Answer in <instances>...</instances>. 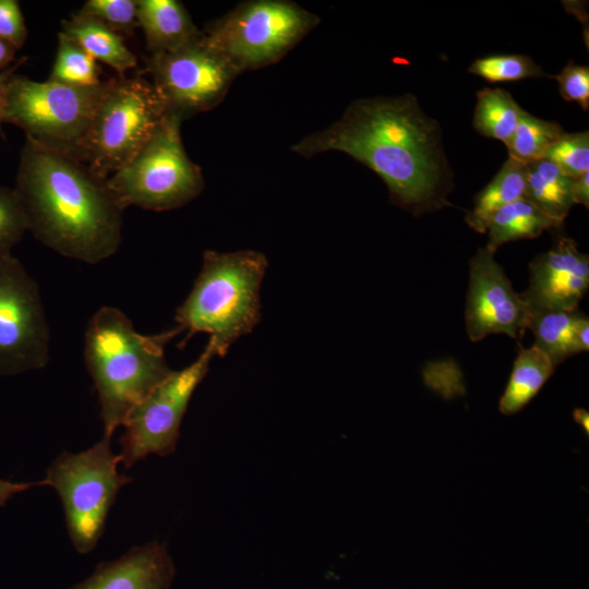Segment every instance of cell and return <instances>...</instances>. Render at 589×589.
Instances as JSON below:
<instances>
[{"label": "cell", "mask_w": 589, "mask_h": 589, "mask_svg": "<svg viewBox=\"0 0 589 589\" xmlns=\"http://www.w3.org/2000/svg\"><path fill=\"white\" fill-rule=\"evenodd\" d=\"M292 151L304 157L328 151L351 156L381 177L395 204L413 214L449 204L452 170L440 127L412 94L354 100L336 122Z\"/></svg>", "instance_id": "1"}, {"label": "cell", "mask_w": 589, "mask_h": 589, "mask_svg": "<svg viewBox=\"0 0 589 589\" xmlns=\"http://www.w3.org/2000/svg\"><path fill=\"white\" fill-rule=\"evenodd\" d=\"M13 189L27 231L58 254L97 264L118 251L124 209L107 179L79 159L26 140Z\"/></svg>", "instance_id": "2"}, {"label": "cell", "mask_w": 589, "mask_h": 589, "mask_svg": "<svg viewBox=\"0 0 589 589\" xmlns=\"http://www.w3.org/2000/svg\"><path fill=\"white\" fill-rule=\"evenodd\" d=\"M181 330L144 335L118 308L104 305L84 334V360L100 406L104 436L111 438L130 411L170 373L166 345Z\"/></svg>", "instance_id": "3"}, {"label": "cell", "mask_w": 589, "mask_h": 589, "mask_svg": "<svg viewBox=\"0 0 589 589\" xmlns=\"http://www.w3.org/2000/svg\"><path fill=\"white\" fill-rule=\"evenodd\" d=\"M267 267V257L259 251H205L193 287L176 310L177 327L187 332L181 345L206 333L217 357L226 356L261 322L260 291Z\"/></svg>", "instance_id": "4"}, {"label": "cell", "mask_w": 589, "mask_h": 589, "mask_svg": "<svg viewBox=\"0 0 589 589\" xmlns=\"http://www.w3.org/2000/svg\"><path fill=\"white\" fill-rule=\"evenodd\" d=\"M167 115L152 81L141 75L110 79L76 159L108 179L144 146Z\"/></svg>", "instance_id": "5"}, {"label": "cell", "mask_w": 589, "mask_h": 589, "mask_svg": "<svg viewBox=\"0 0 589 589\" xmlns=\"http://www.w3.org/2000/svg\"><path fill=\"white\" fill-rule=\"evenodd\" d=\"M182 119L168 113L144 146L107 179L108 188L125 209L129 206L164 212L194 200L204 188L201 168L183 147Z\"/></svg>", "instance_id": "6"}, {"label": "cell", "mask_w": 589, "mask_h": 589, "mask_svg": "<svg viewBox=\"0 0 589 589\" xmlns=\"http://www.w3.org/2000/svg\"><path fill=\"white\" fill-rule=\"evenodd\" d=\"M109 83L71 86L14 74L8 84L3 122L19 127L27 141L40 147L76 158Z\"/></svg>", "instance_id": "7"}, {"label": "cell", "mask_w": 589, "mask_h": 589, "mask_svg": "<svg viewBox=\"0 0 589 589\" xmlns=\"http://www.w3.org/2000/svg\"><path fill=\"white\" fill-rule=\"evenodd\" d=\"M110 441L103 436L83 452L60 454L44 479L61 498L69 537L81 554L95 549L119 491L132 481L118 471L120 458Z\"/></svg>", "instance_id": "8"}, {"label": "cell", "mask_w": 589, "mask_h": 589, "mask_svg": "<svg viewBox=\"0 0 589 589\" xmlns=\"http://www.w3.org/2000/svg\"><path fill=\"white\" fill-rule=\"evenodd\" d=\"M318 23L294 2L247 1L211 23L203 36L241 73L277 62Z\"/></svg>", "instance_id": "9"}, {"label": "cell", "mask_w": 589, "mask_h": 589, "mask_svg": "<svg viewBox=\"0 0 589 589\" xmlns=\"http://www.w3.org/2000/svg\"><path fill=\"white\" fill-rule=\"evenodd\" d=\"M217 357L208 339L204 350L188 366L171 371L124 420L120 437V462L131 468L149 455L166 456L176 450L180 425L191 397Z\"/></svg>", "instance_id": "10"}, {"label": "cell", "mask_w": 589, "mask_h": 589, "mask_svg": "<svg viewBox=\"0 0 589 589\" xmlns=\"http://www.w3.org/2000/svg\"><path fill=\"white\" fill-rule=\"evenodd\" d=\"M49 357L50 329L39 286L12 253L0 255V375L40 370Z\"/></svg>", "instance_id": "11"}, {"label": "cell", "mask_w": 589, "mask_h": 589, "mask_svg": "<svg viewBox=\"0 0 589 589\" xmlns=\"http://www.w3.org/2000/svg\"><path fill=\"white\" fill-rule=\"evenodd\" d=\"M146 62L168 113L182 120L216 107L240 73L203 33L177 50L149 55Z\"/></svg>", "instance_id": "12"}, {"label": "cell", "mask_w": 589, "mask_h": 589, "mask_svg": "<svg viewBox=\"0 0 589 589\" xmlns=\"http://www.w3.org/2000/svg\"><path fill=\"white\" fill-rule=\"evenodd\" d=\"M530 306L517 293L494 253L485 247L470 260V278L465 312L471 341L491 334L520 337L528 326Z\"/></svg>", "instance_id": "13"}, {"label": "cell", "mask_w": 589, "mask_h": 589, "mask_svg": "<svg viewBox=\"0 0 589 589\" xmlns=\"http://www.w3.org/2000/svg\"><path fill=\"white\" fill-rule=\"evenodd\" d=\"M529 268V287L521 294L530 309L577 310L589 287V259L573 239L560 238Z\"/></svg>", "instance_id": "14"}, {"label": "cell", "mask_w": 589, "mask_h": 589, "mask_svg": "<svg viewBox=\"0 0 589 589\" xmlns=\"http://www.w3.org/2000/svg\"><path fill=\"white\" fill-rule=\"evenodd\" d=\"M173 576L166 545L154 540L98 564L92 575L70 589H169Z\"/></svg>", "instance_id": "15"}, {"label": "cell", "mask_w": 589, "mask_h": 589, "mask_svg": "<svg viewBox=\"0 0 589 589\" xmlns=\"http://www.w3.org/2000/svg\"><path fill=\"white\" fill-rule=\"evenodd\" d=\"M137 22L149 55L177 50L202 35L177 0H137Z\"/></svg>", "instance_id": "16"}, {"label": "cell", "mask_w": 589, "mask_h": 589, "mask_svg": "<svg viewBox=\"0 0 589 589\" xmlns=\"http://www.w3.org/2000/svg\"><path fill=\"white\" fill-rule=\"evenodd\" d=\"M61 33L96 61L115 70L118 77H125L127 72L136 68V57L125 45L123 36L88 14L74 13L62 22Z\"/></svg>", "instance_id": "17"}, {"label": "cell", "mask_w": 589, "mask_h": 589, "mask_svg": "<svg viewBox=\"0 0 589 589\" xmlns=\"http://www.w3.org/2000/svg\"><path fill=\"white\" fill-rule=\"evenodd\" d=\"M554 369L551 359L538 347H521L500 399V412L513 416L522 410L551 377Z\"/></svg>", "instance_id": "18"}, {"label": "cell", "mask_w": 589, "mask_h": 589, "mask_svg": "<svg viewBox=\"0 0 589 589\" xmlns=\"http://www.w3.org/2000/svg\"><path fill=\"white\" fill-rule=\"evenodd\" d=\"M526 190L524 199L528 200L550 217L564 223L573 200L574 179L563 173L548 158L526 165Z\"/></svg>", "instance_id": "19"}, {"label": "cell", "mask_w": 589, "mask_h": 589, "mask_svg": "<svg viewBox=\"0 0 589 589\" xmlns=\"http://www.w3.org/2000/svg\"><path fill=\"white\" fill-rule=\"evenodd\" d=\"M562 225L528 200L520 199L492 216L485 231L489 236L485 248L495 253L504 243L537 238L544 230Z\"/></svg>", "instance_id": "20"}, {"label": "cell", "mask_w": 589, "mask_h": 589, "mask_svg": "<svg viewBox=\"0 0 589 589\" xmlns=\"http://www.w3.org/2000/svg\"><path fill=\"white\" fill-rule=\"evenodd\" d=\"M526 176V165L508 157L491 182L476 195L473 208L466 216L468 226L477 232H485L497 211L524 199Z\"/></svg>", "instance_id": "21"}, {"label": "cell", "mask_w": 589, "mask_h": 589, "mask_svg": "<svg viewBox=\"0 0 589 589\" xmlns=\"http://www.w3.org/2000/svg\"><path fill=\"white\" fill-rule=\"evenodd\" d=\"M580 313L563 310L530 309L527 328L536 337L534 346L556 366L574 356L573 336Z\"/></svg>", "instance_id": "22"}, {"label": "cell", "mask_w": 589, "mask_h": 589, "mask_svg": "<svg viewBox=\"0 0 589 589\" xmlns=\"http://www.w3.org/2000/svg\"><path fill=\"white\" fill-rule=\"evenodd\" d=\"M524 109L502 88H483L477 93L473 128L483 136L506 143L515 131Z\"/></svg>", "instance_id": "23"}, {"label": "cell", "mask_w": 589, "mask_h": 589, "mask_svg": "<svg viewBox=\"0 0 589 589\" xmlns=\"http://www.w3.org/2000/svg\"><path fill=\"white\" fill-rule=\"evenodd\" d=\"M563 133L558 123L537 118L524 110L515 131L505 143L508 157L524 165L544 158Z\"/></svg>", "instance_id": "24"}, {"label": "cell", "mask_w": 589, "mask_h": 589, "mask_svg": "<svg viewBox=\"0 0 589 589\" xmlns=\"http://www.w3.org/2000/svg\"><path fill=\"white\" fill-rule=\"evenodd\" d=\"M48 80L71 86H95L103 82L97 61L61 32L58 34L57 55Z\"/></svg>", "instance_id": "25"}, {"label": "cell", "mask_w": 589, "mask_h": 589, "mask_svg": "<svg viewBox=\"0 0 589 589\" xmlns=\"http://www.w3.org/2000/svg\"><path fill=\"white\" fill-rule=\"evenodd\" d=\"M468 71L490 83L513 82L545 75L530 57L524 55H494L479 58L470 64Z\"/></svg>", "instance_id": "26"}, {"label": "cell", "mask_w": 589, "mask_h": 589, "mask_svg": "<svg viewBox=\"0 0 589 589\" xmlns=\"http://www.w3.org/2000/svg\"><path fill=\"white\" fill-rule=\"evenodd\" d=\"M567 177L575 179L589 170V133H563L545 157Z\"/></svg>", "instance_id": "27"}, {"label": "cell", "mask_w": 589, "mask_h": 589, "mask_svg": "<svg viewBox=\"0 0 589 589\" xmlns=\"http://www.w3.org/2000/svg\"><path fill=\"white\" fill-rule=\"evenodd\" d=\"M80 11L99 20L121 36L132 35L139 27L137 0H88Z\"/></svg>", "instance_id": "28"}, {"label": "cell", "mask_w": 589, "mask_h": 589, "mask_svg": "<svg viewBox=\"0 0 589 589\" xmlns=\"http://www.w3.org/2000/svg\"><path fill=\"white\" fill-rule=\"evenodd\" d=\"M26 231L25 214L14 189L0 187V255L12 253Z\"/></svg>", "instance_id": "29"}, {"label": "cell", "mask_w": 589, "mask_h": 589, "mask_svg": "<svg viewBox=\"0 0 589 589\" xmlns=\"http://www.w3.org/2000/svg\"><path fill=\"white\" fill-rule=\"evenodd\" d=\"M558 83V92L567 101H576L587 111L589 108V68L568 63L553 76Z\"/></svg>", "instance_id": "30"}, {"label": "cell", "mask_w": 589, "mask_h": 589, "mask_svg": "<svg viewBox=\"0 0 589 589\" xmlns=\"http://www.w3.org/2000/svg\"><path fill=\"white\" fill-rule=\"evenodd\" d=\"M27 38L25 20L16 0H0V39L21 49Z\"/></svg>", "instance_id": "31"}, {"label": "cell", "mask_w": 589, "mask_h": 589, "mask_svg": "<svg viewBox=\"0 0 589 589\" xmlns=\"http://www.w3.org/2000/svg\"><path fill=\"white\" fill-rule=\"evenodd\" d=\"M44 485H46L44 480L38 482H12L9 480L0 479V506H3L15 494H19L34 486Z\"/></svg>", "instance_id": "32"}, {"label": "cell", "mask_w": 589, "mask_h": 589, "mask_svg": "<svg viewBox=\"0 0 589 589\" xmlns=\"http://www.w3.org/2000/svg\"><path fill=\"white\" fill-rule=\"evenodd\" d=\"M573 345L575 354L589 348V321L582 314H579L575 324Z\"/></svg>", "instance_id": "33"}, {"label": "cell", "mask_w": 589, "mask_h": 589, "mask_svg": "<svg viewBox=\"0 0 589 589\" xmlns=\"http://www.w3.org/2000/svg\"><path fill=\"white\" fill-rule=\"evenodd\" d=\"M24 60L25 58L20 59L10 67L0 70V127L3 123L4 118L8 84L11 77L15 74V70L23 63Z\"/></svg>", "instance_id": "34"}, {"label": "cell", "mask_w": 589, "mask_h": 589, "mask_svg": "<svg viewBox=\"0 0 589 589\" xmlns=\"http://www.w3.org/2000/svg\"><path fill=\"white\" fill-rule=\"evenodd\" d=\"M573 200L574 204H581L588 208L589 206V172L574 179L573 182Z\"/></svg>", "instance_id": "35"}, {"label": "cell", "mask_w": 589, "mask_h": 589, "mask_svg": "<svg viewBox=\"0 0 589 589\" xmlns=\"http://www.w3.org/2000/svg\"><path fill=\"white\" fill-rule=\"evenodd\" d=\"M15 49L0 39V70H3L14 63Z\"/></svg>", "instance_id": "36"}, {"label": "cell", "mask_w": 589, "mask_h": 589, "mask_svg": "<svg viewBox=\"0 0 589 589\" xmlns=\"http://www.w3.org/2000/svg\"><path fill=\"white\" fill-rule=\"evenodd\" d=\"M574 421L581 426L586 435H589V413L584 408H576L573 411Z\"/></svg>", "instance_id": "37"}]
</instances>
